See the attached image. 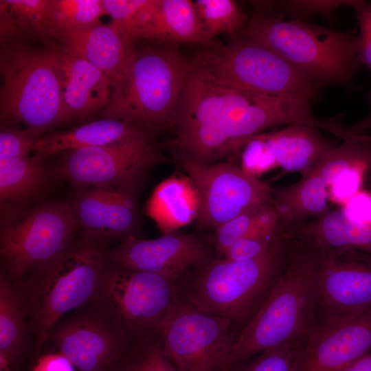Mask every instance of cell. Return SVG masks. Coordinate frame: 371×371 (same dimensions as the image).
<instances>
[{
  "label": "cell",
  "mask_w": 371,
  "mask_h": 371,
  "mask_svg": "<svg viewBox=\"0 0 371 371\" xmlns=\"http://www.w3.org/2000/svg\"><path fill=\"white\" fill-rule=\"evenodd\" d=\"M190 60L176 113L173 150L200 164L234 162L252 138L246 110L254 93L221 82Z\"/></svg>",
  "instance_id": "6da1fadb"
},
{
  "label": "cell",
  "mask_w": 371,
  "mask_h": 371,
  "mask_svg": "<svg viewBox=\"0 0 371 371\" xmlns=\"http://www.w3.org/2000/svg\"><path fill=\"white\" fill-rule=\"evenodd\" d=\"M286 265L258 312L236 337L225 368L268 349L291 342H308L316 329L313 280L317 250L287 238Z\"/></svg>",
  "instance_id": "7a4b0ae2"
},
{
  "label": "cell",
  "mask_w": 371,
  "mask_h": 371,
  "mask_svg": "<svg viewBox=\"0 0 371 371\" xmlns=\"http://www.w3.org/2000/svg\"><path fill=\"white\" fill-rule=\"evenodd\" d=\"M108 250L106 243L82 235L48 263L14 284L34 338L35 363L58 320L94 297L109 261Z\"/></svg>",
  "instance_id": "3957f363"
},
{
  "label": "cell",
  "mask_w": 371,
  "mask_h": 371,
  "mask_svg": "<svg viewBox=\"0 0 371 371\" xmlns=\"http://www.w3.org/2000/svg\"><path fill=\"white\" fill-rule=\"evenodd\" d=\"M283 236L264 254L247 260L214 258L176 282L177 297L203 313L230 319L238 335L254 317L286 265Z\"/></svg>",
  "instance_id": "277c9868"
},
{
  "label": "cell",
  "mask_w": 371,
  "mask_h": 371,
  "mask_svg": "<svg viewBox=\"0 0 371 371\" xmlns=\"http://www.w3.org/2000/svg\"><path fill=\"white\" fill-rule=\"evenodd\" d=\"M191 67L174 46L135 47L122 83L111 92L103 118L124 121L156 135L174 128Z\"/></svg>",
  "instance_id": "5b68a950"
},
{
  "label": "cell",
  "mask_w": 371,
  "mask_h": 371,
  "mask_svg": "<svg viewBox=\"0 0 371 371\" xmlns=\"http://www.w3.org/2000/svg\"><path fill=\"white\" fill-rule=\"evenodd\" d=\"M237 35L270 47L321 86L348 85L362 65L357 37L300 20L257 12Z\"/></svg>",
  "instance_id": "8992f818"
},
{
  "label": "cell",
  "mask_w": 371,
  "mask_h": 371,
  "mask_svg": "<svg viewBox=\"0 0 371 371\" xmlns=\"http://www.w3.org/2000/svg\"><path fill=\"white\" fill-rule=\"evenodd\" d=\"M0 74L1 129L21 123L45 133L62 123L59 75L47 45H1Z\"/></svg>",
  "instance_id": "52a82bcc"
},
{
  "label": "cell",
  "mask_w": 371,
  "mask_h": 371,
  "mask_svg": "<svg viewBox=\"0 0 371 371\" xmlns=\"http://www.w3.org/2000/svg\"><path fill=\"white\" fill-rule=\"evenodd\" d=\"M191 60L234 88L265 96L309 101L321 85L263 43L237 35L229 42L214 41Z\"/></svg>",
  "instance_id": "ba28073f"
},
{
  "label": "cell",
  "mask_w": 371,
  "mask_h": 371,
  "mask_svg": "<svg viewBox=\"0 0 371 371\" xmlns=\"http://www.w3.org/2000/svg\"><path fill=\"white\" fill-rule=\"evenodd\" d=\"M1 212L3 271L14 284L21 282L66 249L79 227L69 202H47Z\"/></svg>",
  "instance_id": "9c48e42d"
},
{
  "label": "cell",
  "mask_w": 371,
  "mask_h": 371,
  "mask_svg": "<svg viewBox=\"0 0 371 371\" xmlns=\"http://www.w3.org/2000/svg\"><path fill=\"white\" fill-rule=\"evenodd\" d=\"M156 137L144 131L116 143L65 152L57 170L78 190H115L137 198L152 168L171 161Z\"/></svg>",
  "instance_id": "30bf717a"
},
{
  "label": "cell",
  "mask_w": 371,
  "mask_h": 371,
  "mask_svg": "<svg viewBox=\"0 0 371 371\" xmlns=\"http://www.w3.org/2000/svg\"><path fill=\"white\" fill-rule=\"evenodd\" d=\"M177 280L109 260L92 301L121 322L131 342L160 329L176 304Z\"/></svg>",
  "instance_id": "8fae6325"
},
{
  "label": "cell",
  "mask_w": 371,
  "mask_h": 371,
  "mask_svg": "<svg viewBox=\"0 0 371 371\" xmlns=\"http://www.w3.org/2000/svg\"><path fill=\"white\" fill-rule=\"evenodd\" d=\"M316 249V328L344 322L370 310L371 254L350 248Z\"/></svg>",
  "instance_id": "7c38bea8"
},
{
  "label": "cell",
  "mask_w": 371,
  "mask_h": 371,
  "mask_svg": "<svg viewBox=\"0 0 371 371\" xmlns=\"http://www.w3.org/2000/svg\"><path fill=\"white\" fill-rule=\"evenodd\" d=\"M174 162L194 182L201 197L195 223L199 228H216L256 207L273 203L271 186L234 162L204 164L172 150Z\"/></svg>",
  "instance_id": "4fadbf2b"
},
{
  "label": "cell",
  "mask_w": 371,
  "mask_h": 371,
  "mask_svg": "<svg viewBox=\"0 0 371 371\" xmlns=\"http://www.w3.org/2000/svg\"><path fill=\"white\" fill-rule=\"evenodd\" d=\"M164 351L179 371H223L238 335L233 322L177 297L160 329Z\"/></svg>",
  "instance_id": "5bb4252c"
},
{
  "label": "cell",
  "mask_w": 371,
  "mask_h": 371,
  "mask_svg": "<svg viewBox=\"0 0 371 371\" xmlns=\"http://www.w3.org/2000/svg\"><path fill=\"white\" fill-rule=\"evenodd\" d=\"M48 340L78 371L105 370L131 344L121 322L92 300L61 317Z\"/></svg>",
  "instance_id": "9a60e30c"
},
{
  "label": "cell",
  "mask_w": 371,
  "mask_h": 371,
  "mask_svg": "<svg viewBox=\"0 0 371 371\" xmlns=\"http://www.w3.org/2000/svg\"><path fill=\"white\" fill-rule=\"evenodd\" d=\"M207 241L190 234L174 232L154 239L133 237L109 248L108 260L123 267L179 278L215 258Z\"/></svg>",
  "instance_id": "2e32d148"
},
{
  "label": "cell",
  "mask_w": 371,
  "mask_h": 371,
  "mask_svg": "<svg viewBox=\"0 0 371 371\" xmlns=\"http://www.w3.org/2000/svg\"><path fill=\"white\" fill-rule=\"evenodd\" d=\"M69 203L83 236L106 244L137 237L140 216L136 197L115 190L90 188L78 190Z\"/></svg>",
  "instance_id": "e0dca14e"
},
{
  "label": "cell",
  "mask_w": 371,
  "mask_h": 371,
  "mask_svg": "<svg viewBox=\"0 0 371 371\" xmlns=\"http://www.w3.org/2000/svg\"><path fill=\"white\" fill-rule=\"evenodd\" d=\"M371 351V309L352 319L316 328L296 371H344Z\"/></svg>",
  "instance_id": "ac0fdd59"
},
{
  "label": "cell",
  "mask_w": 371,
  "mask_h": 371,
  "mask_svg": "<svg viewBox=\"0 0 371 371\" xmlns=\"http://www.w3.org/2000/svg\"><path fill=\"white\" fill-rule=\"evenodd\" d=\"M47 45L59 75L62 123L74 119L82 122L102 112L111 95L106 75L87 60L64 52L55 42Z\"/></svg>",
  "instance_id": "d6986e66"
},
{
  "label": "cell",
  "mask_w": 371,
  "mask_h": 371,
  "mask_svg": "<svg viewBox=\"0 0 371 371\" xmlns=\"http://www.w3.org/2000/svg\"><path fill=\"white\" fill-rule=\"evenodd\" d=\"M55 41L64 52L100 69L110 82L111 92L123 81L136 47L135 42L112 22H101L86 30L63 34Z\"/></svg>",
  "instance_id": "ffe728a7"
},
{
  "label": "cell",
  "mask_w": 371,
  "mask_h": 371,
  "mask_svg": "<svg viewBox=\"0 0 371 371\" xmlns=\"http://www.w3.org/2000/svg\"><path fill=\"white\" fill-rule=\"evenodd\" d=\"M150 40L165 45L196 44L205 46L211 40L200 23L194 1L155 0L135 40Z\"/></svg>",
  "instance_id": "44dd1931"
},
{
  "label": "cell",
  "mask_w": 371,
  "mask_h": 371,
  "mask_svg": "<svg viewBox=\"0 0 371 371\" xmlns=\"http://www.w3.org/2000/svg\"><path fill=\"white\" fill-rule=\"evenodd\" d=\"M283 236L319 250L350 248L371 254V225L352 220L344 207L301 224L286 226Z\"/></svg>",
  "instance_id": "7402d4cb"
},
{
  "label": "cell",
  "mask_w": 371,
  "mask_h": 371,
  "mask_svg": "<svg viewBox=\"0 0 371 371\" xmlns=\"http://www.w3.org/2000/svg\"><path fill=\"white\" fill-rule=\"evenodd\" d=\"M201 210V197L192 179L175 173L160 182L144 205L145 214L163 234L196 222Z\"/></svg>",
  "instance_id": "603a6c76"
},
{
  "label": "cell",
  "mask_w": 371,
  "mask_h": 371,
  "mask_svg": "<svg viewBox=\"0 0 371 371\" xmlns=\"http://www.w3.org/2000/svg\"><path fill=\"white\" fill-rule=\"evenodd\" d=\"M144 131H148L124 121L102 117L67 131L43 135L36 142L34 152L44 159L60 152L116 143Z\"/></svg>",
  "instance_id": "cb8c5ba5"
},
{
  "label": "cell",
  "mask_w": 371,
  "mask_h": 371,
  "mask_svg": "<svg viewBox=\"0 0 371 371\" xmlns=\"http://www.w3.org/2000/svg\"><path fill=\"white\" fill-rule=\"evenodd\" d=\"M267 134L278 166L286 172H299L302 176L337 146L318 128L302 125H289Z\"/></svg>",
  "instance_id": "d4e9b609"
},
{
  "label": "cell",
  "mask_w": 371,
  "mask_h": 371,
  "mask_svg": "<svg viewBox=\"0 0 371 371\" xmlns=\"http://www.w3.org/2000/svg\"><path fill=\"white\" fill-rule=\"evenodd\" d=\"M271 195L280 221L285 227L313 220L330 210L328 186L313 170L291 185L271 187Z\"/></svg>",
  "instance_id": "484cf974"
},
{
  "label": "cell",
  "mask_w": 371,
  "mask_h": 371,
  "mask_svg": "<svg viewBox=\"0 0 371 371\" xmlns=\"http://www.w3.org/2000/svg\"><path fill=\"white\" fill-rule=\"evenodd\" d=\"M27 317L21 293L3 271L0 276V356L12 371H23L27 357Z\"/></svg>",
  "instance_id": "4316f807"
},
{
  "label": "cell",
  "mask_w": 371,
  "mask_h": 371,
  "mask_svg": "<svg viewBox=\"0 0 371 371\" xmlns=\"http://www.w3.org/2000/svg\"><path fill=\"white\" fill-rule=\"evenodd\" d=\"M50 0H1V45L14 41L54 43L49 23Z\"/></svg>",
  "instance_id": "83f0119b"
},
{
  "label": "cell",
  "mask_w": 371,
  "mask_h": 371,
  "mask_svg": "<svg viewBox=\"0 0 371 371\" xmlns=\"http://www.w3.org/2000/svg\"><path fill=\"white\" fill-rule=\"evenodd\" d=\"M43 160L36 154L0 160L2 210L20 207L40 192L47 179Z\"/></svg>",
  "instance_id": "f1b7e54d"
},
{
  "label": "cell",
  "mask_w": 371,
  "mask_h": 371,
  "mask_svg": "<svg viewBox=\"0 0 371 371\" xmlns=\"http://www.w3.org/2000/svg\"><path fill=\"white\" fill-rule=\"evenodd\" d=\"M371 163V135L357 134L343 140L324 156L311 170L317 172L328 188L341 175L366 170Z\"/></svg>",
  "instance_id": "f546056e"
},
{
  "label": "cell",
  "mask_w": 371,
  "mask_h": 371,
  "mask_svg": "<svg viewBox=\"0 0 371 371\" xmlns=\"http://www.w3.org/2000/svg\"><path fill=\"white\" fill-rule=\"evenodd\" d=\"M103 0H50L49 23L52 41L101 23L106 15Z\"/></svg>",
  "instance_id": "4dcf8cb0"
},
{
  "label": "cell",
  "mask_w": 371,
  "mask_h": 371,
  "mask_svg": "<svg viewBox=\"0 0 371 371\" xmlns=\"http://www.w3.org/2000/svg\"><path fill=\"white\" fill-rule=\"evenodd\" d=\"M203 29L211 39L221 34L237 35L247 24V15L233 0L193 1Z\"/></svg>",
  "instance_id": "1f68e13d"
},
{
  "label": "cell",
  "mask_w": 371,
  "mask_h": 371,
  "mask_svg": "<svg viewBox=\"0 0 371 371\" xmlns=\"http://www.w3.org/2000/svg\"><path fill=\"white\" fill-rule=\"evenodd\" d=\"M279 221L273 203L256 207L216 227L211 245L221 258L234 243L256 228Z\"/></svg>",
  "instance_id": "d6a6232c"
},
{
  "label": "cell",
  "mask_w": 371,
  "mask_h": 371,
  "mask_svg": "<svg viewBox=\"0 0 371 371\" xmlns=\"http://www.w3.org/2000/svg\"><path fill=\"white\" fill-rule=\"evenodd\" d=\"M122 366L123 371H179L164 353L160 330L131 341Z\"/></svg>",
  "instance_id": "836d02e7"
},
{
  "label": "cell",
  "mask_w": 371,
  "mask_h": 371,
  "mask_svg": "<svg viewBox=\"0 0 371 371\" xmlns=\"http://www.w3.org/2000/svg\"><path fill=\"white\" fill-rule=\"evenodd\" d=\"M307 343L291 342L268 349L223 371H296Z\"/></svg>",
  "instance_id": "e575fe53"
},
{
  "label": "cell",
  "mask_w": 371,
  "mask_h": 371,
  "mask_svg": "<svg viewBox=\"0 0 371 371\" xmlns=\"http://www.w3.org/2000/svg\"><path fill=\"white\" fill-rule=\"evenodd\" d=\"M281 222L262 225L237 241L223 257L232 260H247L267 252L282 236Z\"/></svg>",
  "instance_id": "d590c367"
},
{
  "label": "cell",
  "mask_w": 371,
  "mask_h": 371,
  "mask_svg": "<svg viewBox=\"0 0 371 371\" xmlns=\"http://www.w3.org/2000/svg\"><path fill=\"white\" fill-rule=\"evenodd\" d=\"M154 0H103L111 22L127 38L135 36L142 25Z\"/></svg>",
  "instance_id": "8d00e7d4"
},
{
  "label": "cell",
  "mask_w": 371,
  "mask_h": 371,
  "mask_svg": "<svg viewBox=\"0 0 371 371\" xmlns=\"http://www.w3.org/2000/svg\"><path fill=\"white\" fill-rule=\"evenodd\" d=\"M240 156V167L256 177L278 166L267 133H262L249 139L243 148Z\"/></svg>",
  "instance_id": "74e56055"
},
{
  "label": "cell",
  "mask_w": 371,
  "mask_h": 371,
  "mask_svg": "<svg viewBox=\"0 0 371 371\" xmlns=\"http://www.w3.org/2000/svg\"><path fill=\"white\" fill-rule=\"evenodd\" d=\"M41 131L32 128L8 127L1 129L0 160L30 155L38 140L43 136Z\"/></svg>",
  "instance_id": "f35d334b"
},
{
  "label": "cell",
  "mask_w": 371,
  "mask_h": 371,
  "mask_svg": "<svg viewBox=\"0 0 371 371\" xmlns=\"http://www.w3.org/2000/svg\"><path fill=\"white\" fill-rule=\"evenodd\" d=\"M351 7L355 10L359 25L357 44L359 58L371 71V3L355 0Z\"/></svg>",
  "instance_id": "ab89813d"
},
{
  "label": "cell",
  "mask_w": 371,
  "mask_h": 371,
  "mask_svg": "<svg viewBox=\"0 0 371 371\" xmlns=\"http://www.w3.org/2000/svg\"><path fill=\"white\" fill-rule=\"evenodd\" d=\"M354 1H285L281 4L284 9L295 15L306 16L315 14L330 18L338 8L342 5L351 7Z\"/></svg>",
  "instance_id": "60d3db41"
},
{
  "label": "cell",
  "mask_w": 371,
  "mask_h": 371,
  "mask_svg": "<svg viewBox=\"0 0 371 371\" xmlns=\"http://www.w3.org/2000/svg\"><path fill=\"white\" fill-rule=\"evenodd\" d=\"M344 209L352 220L371 225V192L361 190L344 204Z\"/></svg>",
  "instance_id": "b9f144b4"
},
{
  "label": "cell",
  "mask_w": 371,
  "mask_h": 371,
  "mask_svg": "<svg viewBox=\"0 0 371 371\" xmlns=\"http://www.w3.org/2000/svg\"><path fill=\"white\" fill-rule=\"evenodd\" d=\"M30 371H74V366L57 352L40 356Z\"/></svg>",
  "instance_id": "7bdbcfd3"
},
{
  "label": "cell",
  "mask_w": 371,
  "mask_h": 371,
  "mask_svg": "<svg viewBox=\"0 0 371 371\" xmlns=\"http://www.w3.org/2000/svg\"><path fill=\"white\" fill-rule=\"evenodd\" d=\"M344 371H371V351Z\"/></svg>",
  "instance_id": "ee69618b"
},
{
  "label": "cell",
  "mask_w": 371,
  "mask_h": 371,
  "mask_svg": "<svg viewBox=\"0 0 371 371\" xmlns=\"http://www.w3.org/2000/svg\"><path fill=\"white\" fill-rule=\"evenodd\" d=\"M369 97L371 100V91ZM370 128H371V113L368 117L348 127V130L353 134H363L366 130Z\"/></svg>",
  "instance_id": "f6af8a7d"
},
{
  "label": "cell",
  "mask_w": 371,
  "mask_h": 371,
  "mask_svg": "<svg viewBox=\"0 0 371 371\" xmlns=\"http://www.w3.org/2000/svg\"><path fill=\"white\" fill-rule=\"evenodd\" d=\"M0 371H12L7 360L2 356H0Z\"/></svg>",
  "instance_id": "bcb514c9"
},
{
  "label": "cell",
  "mask_w": 371,
  "mask_h": 371,
  "mask_svg": "<svg viewBox=\"0 0 371 371\" xmlns=\"http://www.w3.org/2000/svg\"><path fill=\"white\" fill-rule=\"evenodd\" d=\"M122 359L112 365L104 371H123L122 366Z\"/></svg>",
  "instance_id": "7dc6e473"
},
{
  "label": "cell",
  "mask_w": 371,
  "mask_h": 371,
  "mask_svg": "<svg viewBox=\"0 0 371 371\" xmlns=\"http://www.w3.org/2000/svg\"><path fill=\"white\" fill-rule=\"evenodd\" d=\"M365 181L366 182L368 191L371 192V163L368 168Z\"/></svg>",
  "instance_id": "c3c4849f"
}]
</instances>
